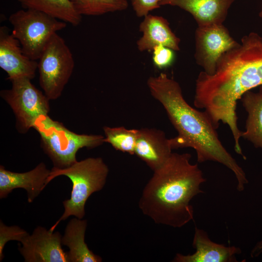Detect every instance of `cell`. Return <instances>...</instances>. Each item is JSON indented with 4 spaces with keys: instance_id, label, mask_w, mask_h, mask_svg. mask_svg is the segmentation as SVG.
<instances>
[{
    "instance_id": "7a4b0ae2",
    "label": "cell",
    "mask_w": 262,
    "mask_h": 262,
    "mask_svg": "<svg viewBox=\"0 0 262 262\" xmlns=\"http://www.w3.org/2000/svg\"><path fill=\"white\" fill-rule=\"evenodd\" d=\"M147 85L178 132L177 136L170 139L172 149L191 147L196 152L198 163L213 161L222 164L233 172L237 189L243 191L248 182L246 175L222 144L207 113L191 106L184 98L179 83L165 73L150 77Z\"/></svg>"
},
{
    "instance_id": "4fadbf2b",
    "label": "cell",
    "mask_w": 262,
    "mask_h": 262,
    "mask_svg": "<svg viewBox=\"0 0 262 262\" xmlns=\"http://www.w3.org/2000/svg\"><path fill=\"white\" fill-rule=\"evenodd\" d=\"M192 246L196 251L192 254L177 253L174 262H236V255L241 253L240 247L216 243L206 231L195 228Z\"/></svg>"
},
{
    "instance_id": "ac0fdd59",
    "label": "cell",
    "mask_w": 262,
    "mask_h": 262,
    "mask_svg": "<svg viewBox=\"0 0 262 262\" xmlns=\"http://www.w3.org/2000/svg\"><path fill=\"white\" fill-rule=\"evenodd\" d=\"M241 99L247 113L246 131L242 132L241 137L262 149V94L249 90L243 95Z\"/></svg>"
},
{
    "instance_id": "e0dca14e",
    "label": "cell",
    "mask_w": 262,
    "mask_h": 262,
    "mask_svg": "<svg viewBox=\"0 0 262 262\" xmlns=\"http://www.w3.org/2000/svg\"><path fill=\"white\" fill-rule=\"evenodd\" d=\"M87 226L86 220L77 217L71 219L68 223L62 238V244L69 249L66 252L68 262H102V258L90 250L85 243Z\"/></svg>"
},
{
    "instance_id": "9c48e42d",
    "label": "cell",
    "mask_w": 262,
    "mask_h": 262,
    "mask_svg": "<svg viewBox=\"0 0 262 262\" xmlns=\"http://www.w3.org/2000/svg\"><path fill=\"white\" fill-rule=\"evenodd\" d=\"M238 44L223 24L197 26L195 32L196 62L205 73L213 75L222 56Z\"/></svg>"
},
{
    "instance_id": "d4e9b609",
    "label": "cell",
    "mask_w": 262,
    "mask_h": 262,
    "mask_svg": "<svg viewBox=\"0 0 262 262\" xmlns=\"http://www.w3.org/2000/svg\"><path fill=\"white\" fill-rule=\"evenodd\" d=\"M262 253V240L258 242L253 247L250 252V256L255 258Z\"/></svg>"
},
{
    "instance_id": "7402d4cb",
    "label": "cell",
    "mask_w": 262,
    "mask_h": 262,
    "mask_svg": "<svg viewBox=\"0 0 262 262\" xmlns=\"http://www.w3.org/2000/svg\"><path fill=\"white\" fill-rule=\"evenodd\" d=\"M24 229L17 226H7L0 222V261L4 257L3 250L4 246L9 241H17L21 244L29 236Z\"/></svg>"
},
{
    "instance_id": "cb8c5ba5",
    "label": "cell",
    "mask_w": 262,
    "mask_h": 262,
    "mask_svg": "<svg viewBox=\"0 0 262 262\" xmlns=\"http://www.w3.org/2000/svg\"><path fill=\"white\" fill-rule=\"evenodd\" d=\"M162 0H131V5L138 17H145L149 13L159 8Z\"/></svg>"
},
{
    "instance_id": "3957f363",
    "label": "cell",
    "mask_w": 262,
    "mask_h": 262,
    "mask_svg": "<svg viewBox=\"0 0 262 262\" xmlns=\"http://www.w3.org/2000/svg\"><path fill=\"white\" fill-rule=\"evenodd\" d=\"M191 158L189 153L172 152L144 188L139 207L155 223L181 228L193 220L190 202L203 193L200 187L206 180L198 164L191 163Z\"/></svg>"
},
{
    "instance_id": "ffe728a7",
    "label": "cell",
    "mask_w": 262,
    "mask_h": 262,
    "mask_svg": "<svg viewBox=\"0 0 262 262\" xmlns=\"http://www.w3.org/2000/svg\"><path fill=\"white\" fill-rule=\"evenodd\" d=\"M82 16H99L127 9V0H69Z\"/></svg>"
},
{
    "instance_id": "9a60e30c",
    "label": "cell",
    "mask_w": 262,
    "mask_h": 262,
    "mask_svg": "<svg viewBox=\"0 0 262 262\" xmlns=\"http://www.w3.org/2000/svg\"><path fill=\"white\" fill-rule=\"evenodd\" d=\"M235 0H162L160 5L177 6L189 13L197 26L223 24Z\"/></svg>"
},
{
    "instance_id": "6da1fadb",
    "label": "cell",
    "mask_w": 262,
    "mask_h": 262,
    "mask_svg": "<svg viewBox=\"0 0 262 262\" xmlns=\"http://www.w3.org/2000/svg\"><path fill=\"white\" fill-rule=\"evenodd\" d=\"M261 85L262 36L251 32L222 56L213 74L199 73L196 81L194 105L205 110L216 129L220 121L227 124L234 147L239 148L242 131L237 124V100L246 92Z\"/></svg>"
},
{
    "instance_id": "d6986e66",
    "label": "cell",
    "mask_w": 262,
    "mask_h": 262,
    "mask_svg": "<svg viewBox=\"0 0 262 262\" xmlns=\"http://www.w3.org/2000/svg\"><path fill=\"white\" fill-rule=\"evenodd\" d=\"M23 9L37 10L56 19L76 26L82 16L69 0H17Z\"/></svg>"
},
{
    "instance_id": "52a82bcc",
    "label": "cell",
    "mask_w": 262,
    "mask_h": 262,
    "mask_svg": "<svg viewBox=\"0 0 262 262\" xmlns=\"http://www.w3.org/2000/svg\"><path fill=\"white\" fill-rule=\"evenodd\" d=\"M38 60L40 86L49 100L57 99L73 73L75 63L72 53L64 39L56 33Z\"/></svg>"
},
{
    "instance_id": "30bf717a",
    "label": "cell",
    "mask_w": 262,
    "mask_h": 262,
    "mask_svg": "<svg viewBox=\"0 0 262 262\" xmlns=\"http://www.w3.org/2000/svg\"><path fill=\"white\" fill-rule=\"evenodd\" d=\"M62 238L58 231L38 226L18 250L25 262H68L67 253L62 247Z\"/></svg>"
},
{
    "instance_id": "2e32d148",
    "label": "cell",
    "mask_w": 262,
    "mask_h": 262,
    "mask_svg": "<svg viewBox=\"0 0 262 262\" xmlns=\"http://www.w3.org/2000/svg\"><path fill=\"white\" fill-rule=\"evenodd\" d=\"M139 29L143 33L136 43L139 51H152L155 47L160 45L180 50V39L172 32L168 20L164 17L148 14Z\"/></svg>"
},
{
    "instance_id": "5b68a950",
    "label": "cell",
    "mask_w": 262,
    "mask_h": 262,
    "mask_svg": "<svg viewBox=\"0 0 262 262\" xmlns=\"http://www.w3.org/2000/svg\"><path fill=\"white\" fill-rule=\"evenodd\" d=\"M33 128L40 137V146L51 160L53 166L67 167L77 160L76 154L82 148H93L105 143L100 134H78L61 122L51 118L49 115L40 116Z\"/></svg>"
},
{
    "instance_id": "603a6c76",
    "label": "cell",
    "mask_w": 262,
    "mask_h": 262,
    "mask_svg": "<svg viewBox=\"0 0 262 262\" xmlns=\"http://www.w3.org/2000/svg\"><path fill=\"white\" fill-rule=\"evenodd\" d=\"M174 51L164 46L155 47L152 50V61L154 65L160 69L170 66L174 60Z\"/></svg>"
},
{
    "instance_id": "484cf974",
    "label": "cell",
    "mask_w": 262,
    "mask_h": 262,
    "mask_svg": "<svg viewBox=\"0 0 262 262\" xmlns=\"http://www.w3.org/2000/svg\"><path fill=\"white\" fill-rule=\"evenodd\" d=\"M259 16L260 17L262 18V6L261 8V11L259 13Z\"/></svg>"
},
{
    "instance_id": "8fae6325",
    "label": "cell",
    "mask_w": 262,
    "mask_h": 262,
    "mask_svg": "<svg viewBox=\"0 0 262 262\" xmlns=\"http://www.w3.org/2000/svg\"><path fill=\"white\" fill-rule=\"evenodd\" d=\"M0 67L10 82L20 78L32 80L38 69V62L24 53L19 41L5 26L0 27Z\"/></svg>"
},
{
    "instance_id": "5bb4252c",
    "label": "cell",
    "mask_w": 262,
    "mask_h": 262,
    "mask_svg": "<svg viewBox=\"0 0 262 262\" xmlns=\"http://www.w3.org/2000/svg\"><path fill=\"white\" fill-rule=\"evenodd\" d=\"M170 139L162 130L141 128L136 141L134 154L154 171L162 167L172 152Z\"/></svg>"
},
{
    "instance_id": "ba28073f",
    "label": "cell",
    "mask_w": 262,
    "mask_h": 262,
    "mask_svg": "<svg viewBox=\"0 0 262 262\" xmlns=\"http://www.w3.org/2000/svg\"><path fill=\"white\" fill-rule=\"evenodd\" d=\"M11 82V88L1 90L0 96L13 111L17 131L25 134L33 128L40 116L49 115L50 100L30 79L20 78Z\"/></svg>"
},
{
    "instance_id": "44dd1931",
    "label": "cell",
    "mask_w": 262,
    "mask_h": 262,
    "mask_svg": "<svg viewBox=\"0 0 262 262\" xmlns=\"http://www.w3.org/2000/svg\"><path fill=\"white\" fill-rule=\"evenodd\" d=\"M103 129L105 143L110 144L117 150L134 155L139 130L108 126H104Z\"/></svg>"
},
{
    "instance_id": "4316f807",
    "label": "cell",
    "mask_w": 262,
    "mask_h": 262,
    "mask_svg": "<svg viewBox=\"0 0 262 262\" xmlns=\"http://www.w3.org/2000/svg\"><path fill=\"white\" fill-rule=\"evenodd\" d=\"M259 87H260V88H259V92L261 94H262V85H261V86H259Z\"/></svg>"
},
{
    "instance_id": "277c9868",
    "label": "cell",
    "mask_w": 262,
    "mask_h": 262,
    "mask_svg": "<svg viewBox=\"0 0 262 262\" xmlns=\"http://www.w3.org/2000/svg\"><path fill=\"white\" fill-rule=\"evenodd\" d=\"M109 173V168L100 157H90L77 161L70 166L59 168L53 167L47 179V184L59 176L67 177L72 188L69 199L63 202L64 212L50 228L53 232L58 224L71 215L82 219L85 215V205L89 196L104 187Z\"/></svg>"
},
{
    "instance_id": "8992f818",
    "label": "cell",
    "mask_w": 262,
    "mask_h": 262,
    "mask_svg": "<svg viewBox=\"0 0 262 262\" xmlns=\"http://www.w3.org/2000/svg\"><path fill=\"white\" fill-rule=\"evenodd\" d=\"M8 19L13 27L12 34L19 41L24 53L35 61L52 36L66 26L65 22L30 9L18 10Z\"/></svg>"
},
{
    "instance_id": "7c38bea8",
    "label": "cell",
    "mask_w": 262,
    "mask_h": 262,
    "mask_svg": "<svg viewBox=\"0 0 262 262\" xmlns=\"http://www.w3.org/2000/svg\"><path fill=\"white\" fill-rule=\"evenodd\" d=\"M50 172L43 162L24 173L12 172L0 165V198L6 197L15 189L23 188L27 192L28 202H32L48 184Z\"/></svg>"
}]
</instances>
